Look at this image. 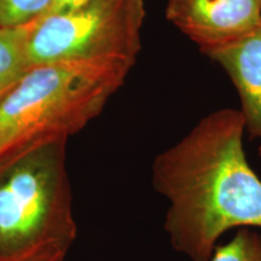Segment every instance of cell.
<instances>
[{"label": "cell", "mask_w": 261, "mask_h": 261, "mask_svg": "<svg viewBox=\"0 0 261 261\" xmlns=\"http://www.w3.org/2000/svg\"><path fill=\"white\" fill-rule=\"evenodd\" d=\"M45 261H64V257H54V259L45 260Z\"/></svg>", "instance_id": "obj_11"}, {"label": "cell", "mask_w": 261, "mask_h": 261, "mask_svg": "<svg viewBox=\"0 0 261 261\" xmlns=\"http://www.w3.org/2000/svg\"><path fill=\"white\" fill-rule=\"evenodd\" d=\"M207 56L230 76L240 97L247 133L261 140V23L244 38Z\"/></svg>", "instance_id": "obj_6"}, {"label": "cell", "mask_w": 261, "mask_h": 261, "mask_svg": "<svg viewBox=\"0 0 261 261\" xmlns=\"http://www.w3.org/2000/svg\"><path fill=\"white\" fill-rule=\"evenodd\" d=\"M259 156H260V159H261V145H260V148H259Z\"/></svg>", "instance_id": "obj_12"}, {"label": "cell", "mask_w": 261, "mask_h": 261, "mask_svg": "<svg viewBox=\"0 0 261 261\" xmlns=\"http://www.w3.org/2000/svg\"><path fill=\"white\" fill-rule=\"evenodd\" d=\"M210 261H261V232L240 228L230 242L217 246Z\"/></svg>", "instance_id": "obj_8"}, {"label": "cell", "mask_w": 261, "mask_h": 261, "mask_svg": "<svg viewBox=\"0 0 261 261\" xmlns=\"http://www.w3.org/2000/svg\"><path fill=\"white\" fill-rule=\"evenodd\" d=\"M166 18L204 55L227 46L261 23V0H167Z\"/></svg>", "instance_id": "obj_5"}, {"label": "cell", "mask_w": 261, "mask_h": 261, "mask_svg": "<svg viewBox=\"0 0 261 261\" xmlns=\"http://www.w3.org/2000/svg\"><path fill=\"white\" fill-rule=\"evenodd\" d=\"M87 0H55L54 4L50 8V10L45 15L52 14V12L57 11H63V10H68L71 8H75V6H79L84 3H86Z\"/></svg>", "instance_id": "obj_10"}, {"label": "cell", "mask_w": 261, "mask_h": 261, "mask_svg": "<svg viewBox=\"0 0 261 261\" xmlns=\"http://www.w3.org/2000/svg\"><path fill=\"white\" fill-rule=\"evenodd\" d=\"M133 65L76 60L34 65L0 100V158L41 140L69 138L103 112Z\"/></svg>", "instance_id": "obj_3"}, {"label": "cell", "mask_w": 261, "mask_h": 261, "mask_svg": "<svg viewBox=\"0 0 261 261\" xmlns=\"http://www.w3.org/2000/svg\"><path fill=\"white\" fill-rule=\"evenodd\" d=\"M244 130L240 110H217L152 163V187L169 202V242L191 261H210L231 228L261 230V179L247 161Z\"/></svg>", "instance_id": "obj_1"}, {"label": "cell", "mask_w": 261, "mask_h": 261, "mask_svg": "<svg viewBox=\"0 0 261 261\" xmlns=\"http://www.w3.org/2000/svg\"><path fill=\"white\" fill-rule=\"evenodd\" d=\"M55 0H0V27H17L40 18Z\"/></svg>", "instance_id": "obj_9"}, {"label": "cell", "mask_w": 261, "mask_h": 261, "mask_svg": "<svg viewBox=\"0 0 261 261\" xmlns=\"http://www.w3.org/2000/svg\"><path fill=\"white\" fill-rule=\"evenodd\" d=\"M144 0H87L35 19L28 40L32 67L103 60L135 65L145 19Z\"/></svg>", "instance_id": "obj_4"}, {"label": "cell", "mask_w": 261, "mask_h": 261, "mask_svg": "<svg viewBox=\"0 0 261 261\" xmlns=\"http://www.w3.org/2000/svg\"><path fill=\"white\" fill-rule=\"evenodd\" d=\"M34 22L17 27H0V100L32 68L28 40Z\"/></svg>", "instance_id": "obj_7"}, {"label": "cell", "mask_w": 261, "mask_h": 261, "mask_svg": "<svg viewBox=\"0 0 261 261\" xmlns=\"http://www.w3.org/2000/svg\"><path fill=\"white\" fill-rule=\"evenodd\" d=\"M67 142L41 140L0 158V261L67 255L77 230Z\"/></svg>", "instance_id": "obj_2"}]
</instances>
